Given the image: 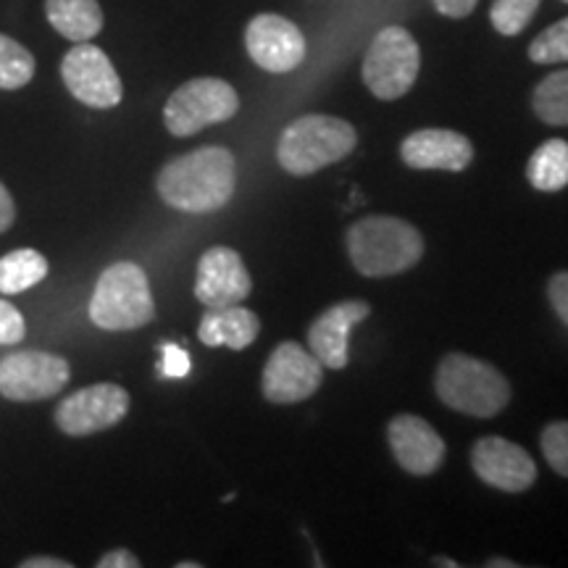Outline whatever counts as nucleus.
<instances>
[{"label": "nucleus", "mask_w": 568, "mask_h": 568, "mask_svg": "<svg viewBox=\"0 0 568 568\" xmlns=\"http://www.w3.org/2000/svg\"><path fill=\"white\" fill-rule=\"evenodd\" d=\"M176 568H201V564H193V560H187V564H176Z\"/></svg>", "instance_id": "nucleus-36"}, {"label": "nucleus", "mask_w": 568, "mask_h": 568, "mask_svg": "<svg viewBox=\"0 0 568 568\" xmlns=\"http://www.w3.org/2000/svg\"><path fill=\"white\" fill-rule=\"evenodd\" d=\"M13 222H17V203H13L9 187L0 182V234L9 232Z\"/></svg>", "instance_id": "nucleus-31"}, {"label": "nucleus", "mask_w": 568, "mask_h": 568, "mask_svg": "<svg viewBox=\"0 0 568 568\" xmlns=\"http://www.w3.org/2000/svg\"><path fill=\"white\" fill-rule=\"evenodd\" d=\"M403 161L410 169H439V172H464L474 161V145L453 130H418L400 145Z\"/></svg>", "instance_id": "nucleus-17"}, {"label": "nucleus", "mask_w": 568, "mask_h": 568, "mask_svg": "<svg viewBox=\"0 0 568 568\" xmlns=\"http://www.w3.org/2000/svg\"><path fill=\"white\" fill-rule=\"evenodd\" d=\"M63 84L77 101L105 111L122 103L124 88L109 55L90 42H77L61 61Z\"/></svg>", "instance_id": "nucleus-9"}, {"label": "nucleus", "mask_w": 568, "mask_h": 568, "mask_svg": "<svg viewBox=\"0 0 568 568\" xmlns=\"http://www.w3.org/2000/svg\"><path fill=\"white\" fill-rule=\"evenodd\" d=\"M548 297L560 316V322L568 324V272H558L548 282Z\"/></svg>", "instance_id": "nucleus-29"}, {"label": "nucleus", "mask_w": 568, "mask_h": 568, "mask_svg": "<svg viewBox=\"0 0 568 568\" xmlns=\"http://www.w3.org/2000/svg\"><path fill=\"white\" fill-rule=\"evenodd\" d=\"M564 3H568V0H564Z\"/></svg>", "instance_id": "nucleus-37"}, {"label": "nucleus", "mask_w": 568, "mask_h": 568, "mask_svg": "<svg viewBox=\"0 0 568 568\" xmlns=\"http://www.w3.org/2000/svg\"><path fill=\"white\" fill-rule=\"evenodd\" d=\"M347 253L361 274L379 280L414 268L424 255V237L403 219L366 216L347 230Z\"/></svg>", "instance_id": "nucleus-2"}, {"label": "nucleus", "mask_w": 568, "mask_h": 568, "mask_svg": "<svg viewBox=\"0 0 568 568\" xmlns=\"http://www.w3.org/2000/svg\"><path fill=\"white\" fill-rule=\"evenodd\" d=\"M153 318L155 303L148 274L132 261L105 268L90 297V322L109 332H130Z\"/></svg>", "instance_id": "nucleus-5"}, {"label": "nucleus", "mask_w": 568, "mask_h": 568, "mask_svg": "<svg viewBox=\"0 0 568 568\" xmlns=\"http://www.w3.org/2000/svg\"><path fill=\"white\" fill-rule=\"evenodd\" d=\"M245 45L261 69L287 74L305 59V38L290 19L276 13H258L245 30Z\"/></svg>", "instance_id": "nucleus-12"}, {"label": "nucleus", "mask_w": 568, "mask_h": 568, "mask_svg": "<svg viewBox=\"0 0 568 568\" xmlns=\"http://www.w3.org/2000/svg\"><path fill=\"white\" fill-rule=\"evenodd\" d=\"M542 453L552 471L568 479V422H552L542 432Z\"/></svg>", "instance_id": "nucleus-26"}, {"label": "nucleus", "mask_w": 568, "mask_h": 568, "mask_svg": "<svg viewBox=\"0 0 568 568\" xmlns=\"http://www.w3.org/2000/svg\"><path fill=\"white\" fill-rule=\"evenodd\" d=\"M48 276V258L32 247H19L0 258V293L19 295Z\"/></svg>", "instance_id": "nucleus-21"}, {"label": "nucleus", "mask_w": 568, "mask_h": 568, "mask_svg": "<svg viewBox=\"0 0 568 568\" xmlns=\"http://www.w3.org/2000/svg\"><path fill=\"white\" fill-rule=\"evenodd\" d=\"M21 568H71V564L69 560L51 558V556H34V558L21 560Z\"/></svg>", "instance_id": "nucleus-33"}, {"label": "nucleus", "mask_w": 568, "mask_h": 568, "mask_svg": "<svg viewBox=\"0 0 568 568\" xmlns=\"http://www.w3.org/2000/svg\"><path fill=\"white\" fill-rule=\"evenodd\" d=\"M130 410V393L124 387L90 385L77 389L55 408V426L69 437H88L116 426Z\"/></svg>", "instance_id": "nucleus-10"}, {"label": "nucleus", "mask_w": 568, "mask_h": 568, "mask_svg": "<svg viewBox=\"0 0 568 568\" xmlns=\"http://www.w3.org/2000/svg\"><path fill=\"white\" fill-rule=\"evenodd\" d=\"M487 566H489V568H497V566H503V568H516L514 560H489Z\"/></svg>", "instance_id": "nucleus-34"}, {"label": "nucleus", "mask_w": 568, "mask_h": 568, "mask_svg": "<svg viewBox=\"0 0 568 568\" xmlns=\"http://www.w3.org/2000/svg\"><path fill=\"white\" fill-rule=\"evenodd\" d=\"M471 466L485 485L503 493H524L537 481L535 460L506 437H481L471 450Z\"/></svg>", "instance_id": "nucleus-13"}, {"label": "nucleus", "mask_w": 568, "mask_h": 568, "mask_svg": "<svg viewBox=\"0 0 568 568\" xmlns=\"http://www.w3.org/2000/svg\"><path fill=\"white\" fill-rule=\"evenodd\" d=\"M422 51L414 34L403 27H387L376 34L364 59V82L379 101H397L414 88Z\"/></svg>", "instance_id": "nucleus-7"}, {"label": "nucleus", "mask_w": 568, "mask_h": 568, "mask_svg": "<svg viewBox=\"0 0 568 568\" xmlns=\"http://www.w3.org/2000/svg\"><path fill=\"white\" fill-rule=\"evenodd\" d=\"M240 109V98L230 82L197 77L172 92L163 105V124L174 138H190L205 126L222 124Z\"/></svg>", "instance_id": "nucleus-6"}, {"label": "nucleus", "mask_w": 568, "mask_h": 568, "mask_svg": "<svg viewBox=\"0 0 568 568\" xmlns=\"http://www.w3.org/2000/svg\"><path fill=\"white\" fill-rule=\"evenodd\" d=\"M98 568H140V560L134 552L119 548L105 552V556L98 560Z\"/></svg>", "instance_id": "nucleus-30"}, {"label": "nucleus", "mask_w": 568, "mask_h": 568, "mask_svg": "<svg viewBox=\"0 0 568 568\" xmlns=\"http://www.w3.org/2000/svg\"><path fill=\"white\" fill-rule=\"evenodd\" d=\"M261 332V322L253 311L243 305H222V308H205L197 326V337L209 347H232L245 351L255 343Z\"/></svg>", "instance_id": "nucleus-18"}, {"label": "nucleus", "mask_w": 568, "mask_h": 568, "mask_svg": "<svg viewBox=\"0 0 568 568\" xmlns=\"http://www.w3.org/2000/svg\"><path fill=\"white\" fill-rule=\"evenodd\" d=\"M27 335L24 316L17 305L0 301V345H19Z\"/></svg>", "instance_id": "nucleus-27"}, {"label": "nucleus", "mask_w": 568, "mask_h": 568, "mask_svg": "<svg viewBox=\"0 0 568 568\" xmlns=\"http://www.w3.org/2000/svg\"><path fill=\"white\" fill-rule=\"evenodd\" d=\"M387 439L395 460L414 477H429L445 460V443L435 426L414 414L395 416L387 426Z\"/></svg>", "instance_id": "nucleus-15"}, {"label": "nucleus", "mask_w": 568, "mask_h": 568, "mask_svg": "<svg viewBox=\"0 0 568 568\" xmlns=\"http://www.w3.org/2000/svg\"><path fill=\"white\" fill-rule=\"evenodd\" d=\"M539 0H495L489 9V21L500 34L514 38V34L527 30V24L535 19Z\"/></svg>", "instance_id": "nucleus-24"}, {"label": "nucleus", "mask_w": 568, "mask_h": 568, "mask_svg": "<svg viewBox=\"0 0 568 568\" xmlns=\"http://www.w3.org/2000/svg\"><path fill=\"white\" fill-rule=\"evenodd\" d=\"M237 187L234 155L222 145H205L169 161L159 174L163 203L184 213H211L224 209Z\"/></svg>", "instance_id": "nucleus-1"}, {"label": "nucleus", "mask_w": 568, "mask_h": 568, "mask_svg": "<svg viewBox=\"0 0 568 568\" xmlns=\"http://www.w3.org/2000/svg\"><path fill=\"white\" fill-rule=\"evenodd\" d=\"M34 77V55L0 32V90H21Z\"/></svg>", "instance_id": "nucleus-23"}, {"label": "nucleus", "mask_w": 568, "mask_h": 568, "mask_svg": "<svg viewBox=\"0 0 568 568\" xmlns=\"http://www.w3.org/2000/svg\"><path fill=\"white\" fill-rule=\"evenodd\" d=\"M251 274L232 247L216 245L203 253L195 276V297L205 308H222V305H237L251 295Z\"/></svg>", "instance_id": "nucleus-14"}, {"label": "nucleus", "mask_w": 568, "mask_h": 568, "mask_svg": "<svg viewBox=\"0 0 568 568\" xmlns=\"http://www.w3.org/2000/svg\"><path fill=\"white\" fill-rule=\"evenodd\" d=\"M45 17L53 30L71 42H90L103 30L98 0H45Z\"/></svg>", "instance_id": "nucleus-19"}, {"label": "nucleus", "mask_w": 568, "mask_h": 568, "mask_svg": "<svg viewBox=\"0 0 568 568\" xmlns=\"http://www.w3.org/2000/svg\"><path fill=\"white\" fill-rule=\"evenodd\" d=\"M69 379V364L53 353L21 351L0 361V395L13 403L48 400L59 395Z\"/></svg>", "instance_id": "nucleus-8"}, {"label": "nucleus", "mask_w": 568, "mask_h": 568, "mask_svg": "<svg viewBox=\"0 0 568 568\" xmlns=\"http://www.w3.org/2000/svg\"><path fill=\"white\" fill-rule=\"evenodd\" d=\"M529 59L535 63H566L568 61V17L558 24L539 32L529 45Z\"/></svg>", "instance_id": "nucleus-25"}, {"label": "nucleus", "mask_w": 568, "mask_h": 568, "mask_svg": "<svg viewBox=\"0 0 568 568\" xmlns=\"http://www.w3.org/2000/svg\"><path fill=\"white\" fill-rule=\"evenodd\" d=\"M358 145V134L345 119L326 116V113H308L284 126L276 159L284 172L295 176H308L318 169L347 159Z\"/></svg>", "instance_id": "nucleus-3"}, {"label": "nucleus", "mask_w": 568, "mask_h": 568, "mask_svg": "<svg viewBox=\"0 0 568 568\" xmlns=\"http://www.w3.org/2000/svg\"><path fill=\"white\" fill-rule=\"evenodd\" d=\"M372 314V305L364 301H345L326 308L308 329V351L322 361L324 368L347 366V337Z\"/></svg>", "instance_id": "nucleus-16"}, {"label": "nucleus", "mask_w": 568, "mask_h": 568, "mask_svg": "<svg viewBox=\"0 0 568 568\" xmlns=\"http://www.w3.org/2000/svg\"><path fill=\"white\" fill-rule=\"evenodd\" d=\"M322 361L308 347H301L297 343H282L268 355L261 389H264L266 400L276 403V406H290V403L308 400L322 387Z\"/></svg>", "instance_id": "nucleus-11"}, {"label": "nucleus", "mask_w": 568, "mask_h": 568, "mask_svg": "<svg viewBox=\"0 0 568 568\" xmlns=\"http://www.w3.org/2000/svg\"><path fill=\"white\" fill-rule=\"evenodd\" d=\"M435 389L447 408L477 418L497 416L510 403L506 376L466 353H447L439 361Z\"/></svg>", "instance_id": "nucleus-4"}, {"label": "nucleus", "mask_w": 568, "mask_h": 568, "mask_svg": "<svg viewBox=\"0 0 568 568\" xmlns=\"http://www.w3.org/2000/svg\"><path fill=\"white\" fill-rule=\"evenodd\" d=\"M531 109L545 124L568 126V69L552 71L531 92Z\"/></svg>", "instance_id": "nucleus-22"}, {"label": "nucleus", "mask_w": 568, "mask_h": 568, "mask_svg": "<svg viewBox=\"0 0 568 568\" xmlns=\"http://www.w3.org/2000/svg\"><path fill=\"white\" fill-rule=\"evenodd\" d=\"M435 564H437V566H447V568H456V560H445V558H437Z\"/></svg>", "instance_id": "nucleus-35"}, {"label": "nucleus", "mask_w": 568, "mask_h": 568, "mask_svg": "<svg viewBox=\"0 0 568 568\" xmlns=\"http://www.w3.org/2000/svg\"><path fill=\"white\" fill-rule=\"evenodd\" d=\"M527 176L531 187L542 193H558L568 187V142L566 140H548L531 153Z\"/></svg>", "instance_id": "nucleus-20"}, {"label": "nucleus", "mask_w": 568, "mask_h": 568, "mask_svg": "<svg viewBox=\"0 0 568 568\" xmlns=\"http://www.w3.org/2000/svg\"><path fill=\"white\" fill-rule=\"evenodd\" d=\"M479 0H435L437 11L445 13V17L450 19H464L471 13L474 9H477Z\"/></svg>", "instance_id": "nucleus-32"}, {"label": "nucleus", "mask_w": 568, "mask_h": 568, "mask_svg": "<svg viewBox=\"0 0 568 568\" xmlns=\"http://www.w3.org/2000/svg\"><path fill=\"white\" fill-rule=\"evenodd\" d=\"M190 355L182 351L180 345H163V374L174 376V379H182V376L190 374Z\"/></svg>", "instance_id": "nucleus-28"}]
</instances>
